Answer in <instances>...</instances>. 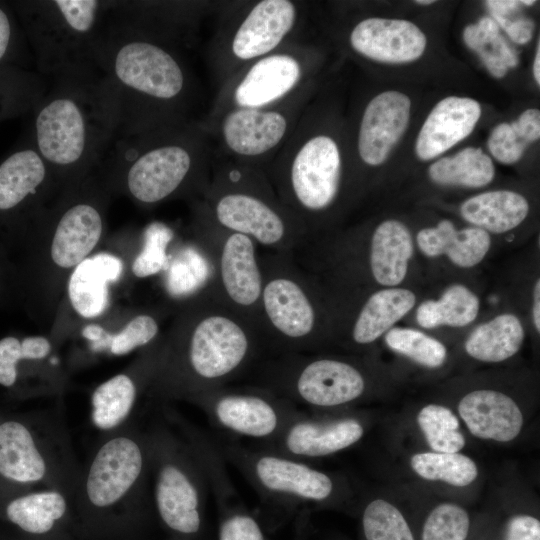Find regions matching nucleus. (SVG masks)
Listing matches in <instances>:
<instances>
[{"mask_svg":"<svg viewBox=\"0 0 540 540\" xmlns=\"http://www.w3.org/2000/svg\"><path fill=\"white\" fill-rule=\"evenodd\" d=\"M187 50L111 16L98 43L96 68L119 112L117 133H135L197 119L199 89Z\"/></svg>","mask_w":540,"mask_h":540,"instance_id":"obj_1","label":"nucleus"},{"mask_svg":"<svg viewBox=\"0 0 540 540\" xmlns=\"http://www.w3.org/2000/svg\"><path fill=\"white\" fill-rule=\"evenodd\" d=\"M31 112L30 141L54 175L73 181L100 163L119 129L116 99L98 69L55 78Z\"/></svg>","mask_w":540,"mask_h":540,"instance_id":"obj_2","label":"nucleus"},{"mask_svg":"<svg viewBox=\"0 0 540 540\" xmlns=\"http://www.w3.org/2000/svg\"><path fill=\"white\" fill-rule=\"evenodd\" d=\"M214 143L201 119L135 133H117L98 166L139 204L153 206L207 189Z\"/></svg>","mask_w":540,"mask_h":540,"instance_id":"obj_3","label":"nucleus"},{"mask_svg":"<svg viewBox=\"0 0 540 540\" xmlns=\"http://www.w3.org/2000/svg\"><path fill=\"white\" fill-rule=\"evenodd\" d=\"M190 297L162 368L163 386L188 398L228 385L267 351L260 330L206 288Z\"/></svg>","mask_w":540,"mask_h":540,"instance_id":"obj_4","label":"nucleus"},{"mask_svg":"<svg viewBox=\"0 0 540 540\" xmlns=\"http://www.w3.org/2000/svg\"><path fill=\"white\" fill-rule=\"evenodd\" d=\"M276 195L307 233L338 201L344 156L335 135L324 130L308 105L292 134L264 169Z\"/></svg>","mask_w":540,"mask_h":540,"instance_id":"obj_5","label":"nucleus"},{"mask_svg":"<svg viewBox=\"0 0 540 540\" xmlns=\"http://www.w3.org/2000/svg\"><path fill=\"white\" fill-rule=\"evenodd\" d=\"M225 229L271 251L295 252L307 231L276 195L262 169L215 154L209 185L200 198Z\"/></svg>","mask_w":540,"mask_h":540,"instance_id":"obj_6","label":"nucleus"},{"mask_svg":"<svg viewBox=\"0 0 540 540\" xmlns=\"http://www.w3.org/2000/svg\"><path fill=\"white\" fill-rule=\"evenodd\" d=\"M38 71L53 79L97 69L95 54L111 1H10Z\"/></svg>","mask_w":540,"mask_h":540,"instance_id":"obj_7","label":"nucleus"},{"mask_svg":"<svg viewBox=\"0 0 540 540\" xmlns=\"http://www.w3.org/2000/svg\"><path fill=\"white\" fill-rule=\"evenodd\" d=\"M303 4L296 0L221 1L205 51L217 87L249 63L298 40Z\"/></svg>","mask_w":540,"mask_h":540,"instance_id":"obj_8","label":"nucleus"},{"mask_svg":"<svg viewBox=\"0 0 540 540\" xmlns=\"http://www.w3.org/2000/svg\"><path fill=\"white\" fill-rule=\"evenodd\" d=\"M260 265L259 314L267 351L280 355L308 350L321 336V310L294 252L270 250L260 256Z\"/></svg>","mask_w":540,"mask_h":540,"instance_id":"obj_9","label":"nucleus"},{"mask_svg":"<svg viewBox=\"0 0 540 540\" xmlns=\"http://www.w3.org/2000/svg\"><path fill=\"white\" fill-rule=\"evenodd\" d=\"M192 215L194 236L211 268L205 288L261 332L259 312L263 277L258 245L250 237L220 226L201 199L193 200Z\"/></svg>","mask_w":540,"mask_h":540,"instance_id":"obj_10","label":"nucleus"},{"mask_svg":"<svg viewBox=\"0 0 540 540\" xmlns=\"http://www.w3.org/2000/svg\"><path fill=\"white\" fill-rule=\"evenodd\" d=\"M313 92V81L267 107L230 109L201 119L215 154L264 169L292 134Z\"/></svg>","mask_w":540,"mask_h":540,"instance_id":"obj_11","label":"nucleus"},{"mask_svg":"<svg viewBox=\"0 0 540 540\" xmlns=\"http://www.w3.org/2000/svg\"><path fill=\"white\" fill-rule=\"evenodd\" d=\"M269 508L285 513L328 503L337 494V481L304 461L256 447L228 442L218 445Z\"/></svg>","mask_w":540,"mask_h":540,"instance_id":"obj_12","label":"nucleus"},{"mask_svg":"<svg viewBox=\"0 0 540 540\" xmlns=\"http://www.w3.org/2000/svg\"><path fill=\"white\" fill-rule=\"evenodd\" d=\"M315 52L299 39L249 63L217 87L206 116L277 104L312 81Z\"/></svg>","mask_w":540,"mask_h":540,"instance_id":"obj_13","label":"nucleus"},{"mask_svg":"<svg viewBox=\"0 0 540 540\" xmlns=\"http://www.w3.org/2000/svg\"><path fill=\"white\" fill-rule=\"evenodd\" d=\"M214 426L227 433L267 442L301 412L297 405L260 385L229 386L190 397Z\"/></svg>","mask_w":540,"mask_h":540,"instance_id":"obj_14","label":"nucleus"},{"mask_svg":"<svg viewBox=\"0 0 540 540\" xmlns=\"http://www.w3.org/2000/svg\"><path fill=\"white\" fill-rule=\"evenodd\" d=\"M161 447L155 484L159 519L177 540H200L206 530L209 489L204 468L194 450L189 457L175 452L171 442Z\"/></svg>","mask_w":540,"mask_h":540,"instance_id":"obj_15","label":"nucleus"},{"mask_svg":"<svg viewBox=\"0 0 540 540\" xmlns=\"http://www.w3.org/2000/svg\"><path fill=\"white\" fill-rule=\"evenodd\" d=\"M221 1H111V16L189 50L201 22Z\"/></svg>","mask_w":540,"mask_h":540,"instance_id":"obj_16","label":"nucleus"},{"mask_svg":"<svg viewBox=\"0 0 540 540\" xmlns=\"http://www.w3.org/2000/svg\"><path fill=\"white\" fill-rule=\"evenodd\" d=\"M364 431L362 421L353 416L315 419L301 412L275 438L255 447L303 461L342 451L359 442Z\"/></svg>","mask_w":540,"mask_h":540,"instance_id":"obj_17","label":"nucleus"},{"mask_svg":"<svg viewBox=\"0 0 540 540\" xmlns=\"http://www.w3.org/2000/svg\"><path fill=\"white\" fill-rule=\"evenodd\" d=\"M410 99L398 91L373 97L364 108L356 133V153L367 166H379L404 134L410 116Z\"/></svg>","mask_w":540,"mask_h":540,"instance_id":"obj_18","label":"nucleus"},{"mask_svg":"<svg viewBox=\"0 0 540 540\" xmlns=\"http://www.w3.org/2000/svg\"><path fill=\"white\" fill-rule=\"evenodd\" d=\"M426 43L424 33L403 19L364 18L348 34V44L354 53L392 64L417 60L424 53Z\"/></svg>","mask_w":540,"mask_h":540,"instance_id":"obj_19","label":"nucleus"},{"mask_svg":"<svg viewBox=\"0 0 540 540\" xmlns=\"http://www.w3.org/2000/svg\"><path fill=\"white\" fill-rule=\"evenodd\" d=\"M140 446L127 437L114 438L97 452L86 482L90 503L99 509L116 504L137 482L143 470Z\"/></svg>","mask_w":540,"mask_h":540,"instance_id":"obj_20","label":"nucleus"},{"mask_svg":"<svg viewBox=\"0 0 540 540\" xmlns=\"http://www.w3.org/2000/svg\"><path fill=\"white\" fill-rule=\"evenodd\" d=\"M54 176L30 139L0 162V224L12 225Z\"/></svg>","mask_w":540,"mask_h":540,"instance_id":"obj_21","label":"nucleus"},{"mask_svg":"<svg viewBox=\"0 0 540 540\" xmlns=\"http://www.w3.org/2000/svg\"><path fill=\"white\" fill-rule=\"evenodd\" d=\"M481 116L480 104L467 97L450 96L439 101L424 121L415 151L421 160L435 158L465 139Z\"/></svg>","mask_w":540,"mask_h":540,"instance_id":"obj_22","label":"nucleus"},{"mask_svg":"<svg viewBox=\"0 0 540 540\" xmlns=\"http://www.w3.org/2000/svg\"><path fill=\"white\" fill-rule=\"evenodd\" d=\"M103 231V218L93 201L77 200L59 215L51 243V257L62 268L77 266L94 249Z\"/></svg>","mask_w":540,"mask_h":540,"instance_id":"obj_23","label":"nucleus"},{"mask_svg":"<svg viewBox=\"0 0 540 540\" xmlns=\"http://www.w3.org/2000/svg\"><path fill=\"white\" fill-rule=\"evenodd\" d=\"M458 413L469 432L481 439L509 442L523 426V415L516 402L495 390L468 393L460 400Z\"/></svg>","mask_w":540,"mask_h":540,"instance_id":"obj_24","label":"nucleus"},{"mask_svg":"<svg viewBox=\"0 0 540 540\" xmlns=\"http://www.w3.org/2000/svg\"><path fill=\"white\" fill-rule=\"evenodd\" d=\"M122 271V261L109 253H99L79 263L68 282L74 310L84 318L101 315L109 303L108 285L117 281Z\"/></svg>","mask_w":540,"mask_h":540,"instance_id":"obj_25","label":"nucleus"},{"mask_svg":"<svg viewBox=\"0 0 540 540\" xmlns=\"http://www.w3.org/2000/svg\"><path fill=\"white\" fill-rule=\"evenodd\" d=\"M421 252L428 257L446 255L462 268L479 264L488 253L491 238L478 227L457 229L449 220L440 221L435 227L420 230L416 237Z\"/></svg>","mask_w":540,"mask_h":540,"instance_id":"obj_26","label":"nucleus"},{"mask_svg":"<svg viewBox=\"0 0 540 540\" xmlns=\"http://www.w3.org/2000/svg\"><path fill=\"white\" fill-rule=\"evenodd\" d=\"M413 254V241L408 228L398 220L380 223L372 233L369 265L374 280L393 287L405 278Z\"/></svg>","mask_w":540,"mask_h":540,"instance_id":"obj_27","label":"nucleus"},{"mask_svg":"<svg viewBox=\"0 0 540 540\" xmlns=\"http://www.w3.org/2000/svg\"><path fill=\"white\" fill-rule=\"evenodd\" d=\"M415 294L405 288L389 287L371 294L356 313L350 327L355 345L370 344L402 319L415 305Z\"/></svg>","mask_w":540,"mask_h":540,"instance_id":"obj_28","label":"nucleus"},{"mask_svg":"<svg viewBox=\"0 0 540 540\" xmlns=\"http://www.w3.org/2000/svg\"><path fill=\"white\" fill-rule=\"evenodd\" d=\"M462 217L474 227L491 233H505L520 225L529 212L528 201L509 190L484 192L461 205Z\"/></svg>","mask_w":540,"mask_h":540,"instance_id":"obj_29","label":"nucleus"},{"mask_svg":"<svg viewBox=\"0 0 540 540\" xmlns=\"http://www.w3.org/2000/svg\"><path fill=\"white\" fill-rule=\"evenodd\" d=\"M0 474L18 482L42 479L45 461L37 450L29 430L21 423L0 425Z\"/></svg>","mask_w":540,"mask_h":540,"instance_id":"obj_30","label":"nucleus"},{"mask_svg":"<svg viewBox=\"0 0 540 540\" xmlns=\"http://www.w3.org/2000/svg\"><path fill=\"white\" fill-rule=\"evenodd\" d=\"M524 340V329L517 316L505 313L476 327L465 341V350L483 362H501L515 355Z\"/></svg>","mask_w":540,"mask_h":540,"instance_id":"obj_31","label":"nucleus"},{"mask_svg":"<svg viewBox=\"0 0 540 540\" xmlns=\"http://www.w3.org/2000/svg\"><path fill=\"white\" fill-rule=\"evenodd\" d=\"M67 504L54 491L38 492L12 500L6 507L10 522L32 535L50 534L64 517Z\"/></svg>","mask_w":540,"mask_h":540,"instance_id":"obj_32","label":"nucleus"},{"mask_svg":"<svg viewBox=\"0 0 540 540\" xmlns=\"http://www.w3.org/2000/svg\"><path fill=\"white\" fill-rule=\"evenodd\" d=\"M428 174L433 182L440 185L479 188L493 180L495 168L491 158L480 148L467 147L431 164Z\"/></svg>","mask_w":540,"mask_h":540,"instance_id":"obj_33","label":"nucleus"},{"mask_svg":"<svg viewBox=\"0 0 540 540\" xmlns=\"http://www.w3.org/2000/svg\"><path fill=\"white\" fill-rule=\"evenodd\" d=\"M480 301L467 287L454 284L438 300H427L419 305L416 320L421 327H463L472 323L479 312Z\"/></svg>","mask_w":540,"mask_h":540,"instance_id":"obj_34","label":"nucleus"},{"mask_svg":"<svg viewBox=\"0 0 540 540\" xmlns=\"http://www.w3.org/2000/svg\"><path fill=\"white\" fill-rule=\"evenodd\" d=\"M466 45L481 58L490 74L502 78L519 63L517 52L508 45L491 17H482L476 24L468 25L463 32Z\"/></svg>","mask_w":540,"mask_h":540,"instance_id":"obj_35","label":"nucleus"},{"mask_svg":"<svg viewBox=\"0 0 540 540\" xmlns=\"http://www.w3.org/2000/svg\"><path fill=\"white\" fill-rule=\"evenodd\" d=\"M45 91L42 78L26 68H0V122L31 112Z\"/></svg>","mask_w":540,"mask_h":540,"instance_id":"obj_36","label":"nucleus"},{"mask_svg":"<svg viewBox=\"0 0 540 540\" xmlns=\"http://www.w3.org/2000/svg\"><path fill=\"white\" fill-rule=\"evenodd\" d=\"M539 136L540 111L531 108L525 110L516 121L497 125L492 130L487 145L490 153L499 162L513 164Z\"/></svg>","mask_w":540,"mask_h":540,"instance_id":"obj_37","label":"nucleus"},{"mask_svg":"<svg viewBox=\"0 0 540 540\" xmlns=\"http://www.w3.org/2000/svg\"><path fill=\"white\" fill-rule=\"evenodd\" d=\"M136 398V386L127 375L119 374L96 388L92 395V420L108 430L119 425L130 413Z\"/></svg>","mask_w":540,"mask_h":540,"instance_id":"obj_38","label":"nucleus"},{"mask_svg":"<svg viewBox=\"0 0 540 540\" xmlns=\"http://www.w3.org/2000/svg\"><path fill=\"white\" fill-rule=\"evenodd\" d=\"M410 464L420 477L431 481H443L464 487L478 476L475 462L460 453L423 452L411 457Z\"/></svg>","mask_w":540,"mask_h":540,"instance_id":"obj_39","label":"nucleus"},{"mask_svg":"<svg viewBox=\"0 0 540 540\" xmlns=\"http://www.w3.org/2000/svg\"><path fill=\"white\" fill-rule=\"evenodd\" d=\"M417 422L434 452L457 453L465 446L459 420L449 408L426 405L419 411Z\"/></svg>","mask_w":540,"mask_h":540,"instance_id":"obj_40","label":"nucleus"},{"mask_svg":"<svg viewBox=\"0 0 540 540\" xmlns=\"http://www.w3.org/2000/svg\"><path fill=\"white\" fill-rule=\"evenodd\" d=\"M387 346L420 365L437 368L447 357V349L439 340L412 328L392 327L385 334Z\"/></svg>","mask_w":540,"mask_h":540,"instance_id":"obj_41","label":"nucleus"},{"mask_svg":"<svg viewBox=\"0 0 540 540\" xmlns=\"http://www.w3.org/2000/svg\"><path fill=\"white\" fill-rule=\"evenodd\" d=\"M365 540H414L402 513L382 499L370 501L361 517Z\"/></svg>","mask_w":540,"mask_h":540,"instance_id":"obj_42","label":"nucleus"},{"mask_svg":"<svg viewBox=\"0 0 540 540\" xmlns=\"http://www.w3.org/2000/svg\"><path fill=\"white\" fill-rule=\"evenodd\" d=\"M470 518L465 509L453 503L436 506L423 525L421 540H466Z\"/></svg>","mask_w":540,"mask_h":540,"instance_id":"obj_43","label":"nucleus"},{"mask_svg":"<svg viewBox=\"0 0 540 540\" xmlns=\"http://www.w3.org/2000/svg\"><path fill=\"white\" fill-rule=\"evenodd\" d=\"M27 41L10 2L0 1V68H24Z\"/></svg>","mask_w":540,"mask_h":540,"instance_id":"obj_44","label":"nucleus"},{"mask_svg":"<svg viewBox=\"0 0 540 540\" xmlns=\"http://www.w3.org/2000/svg\"><path fill=\"white\" fill-rule=\"evenodd\" d=\"M172 235L170 228L161 223H152L146 228L144 247L132 264V272L136 277H148L165 267V250Z\"/></svg>","mask_w":540,"mask_h":540,"instance_id":"obj_45","label":"nucleus"},{"mask_svg":"<svg viewBox=\"0 0 540 540\" xmlns=\"http://www.w3.org/2000/svg\"><path fill=\"white\" fill-rule=\"evenodd\" d=\"M159 332L157 319L150 314H140L130 320L117 335H112L110 351L115 355L127 354L137 347L149 344Z\"/></svg>","mask_w":540,"mask_h":540,"instance_id":"obj_46","label":"nucleus"},{"mask_svg":"<svg viewBox=\"0 0 540 540\" xmlns=\"http://www.w3.org/2000/svg\"><path fill=\"white\" fill-rule=\"evenodd\" d=\"M23 360L21 340L14 336L0 339V384L11 387L17 380V365Z\"/></svg>","mask_w":540,"mask_h":540,"instance_id":"obj_47","label":"nucleus"},{"mask_svg":"<svg viewBox=\"0 0 540 540\" xmlns=\"http://www.w3.org/2000/svg\"><path fill=\"white\" fill-rule=\"evenodd\" d=\"M504 540H540V521L525 514L511 517L506 524Z\"/></svg>","mask_w":540,"mask_h":540,"instance_id":"obj_48","label":"nucleus"},{"mask_svg":"<svg viewBox=\"0 0 540 540\" xmlns=\"http://www.w3.org/2000/svg\"><path fill=\"white\" fill-rule=\"evenodd\" d=\"M492 18L515 43L525 44L532 39L535 28L533 20L524 17L511 19L509 15Z\"/></svg>","mask_w":540,"mask_h":540,"instance_id":"obj_49","label":"nucleus"},{"mask_svg":"<svg viewBox=\"0 0 540 540\" xmlns=\"http://www.w3.org/2000/svg\"><path fill=\"white\" fill-rule=\"evenodd\" d=\"M50 350V342L42 336H28L21 340L23 360L42 359L49 354Z\"/></svg>","mask_w":540,"mask_h":540,"instance_id":"obj_50","label":"nucleus"},{"mask_svg":"<svg viewBox=\"0 0 540 540\" xmlns=\"http://www.w3.org/2000/svg\"><path fill=\"white\" fill-rule=\"evenodd\" d=\"M485 3L492 16L511 15L522 5L520 1L515 0H489Z\"/></svg>","mask_w":540,"mask_h":540,"instance_id":"obj_51","label":"nucleus"},{"mask_svg":"<svg viewBox=\"0 0 540 540\" xmlns=\"http://www.w3.org/2000/svg\"><path fill=\"white\" fill-rule=\"evenodd\" d=\"M84 338L94 342L99 348L105 346L107 343L110 345L112 335H108L107 332L97 324H89L84 327L82 331ZM94 347V348H95Z\"/></svg>","mask_w":540,"mask_h":540,"instance_id":"obj_52","label":"nucleus"},{"mask_svg":"<svg viewBox=\"0 0 540 540\" xmlns=\"http://www.w3.org/2000/svg\"><path fill=\"white\" fill-rule=\"evenodd\" d=\"M295 519V530L291 540H306L308 519L307 513L305 511L300 512Z\"/></svg>","mask_w":540,"mask_h":540,"instance_id":"obj_53","label":"nucleus"},{"mask_svg":"<svg viewBox=\"0 0 540 540\" xmlns=\"http://www.w3.org/2000/svg\"><path fill=\"white\" fill-rule=\"evenodd\" d=\"M533 323L536 330L540 331V280L536 281L534 287V302H533Z\"/></svg>","mask_w":540,"mask_h":540,"instance_id":"obj_54","label":"nucleus"},{"mask_svg":"<svg viewBox=\"0 0 540 540\" xmlns=\"http://www.w3.org/2000/svg\"><path fill=\"white\" fill-rule=\"evenodd\" d=\"M540 43L538 42V45H537V49H536V54H535V59H534V63H533V74H534V79L536 81V83L539 85L540 84Z\"/></svg>","mask_w":540,"mask_h":540,"instance_id":"obj_55","label":"nucleus"},{"mask_svg":"<svg viewBox=\"0 0 540 540\" xmlns=\"http://www.w3.org/2000/svg\"><path fill=\"white\" fill-rule=\"evenodd\" d=\"M416 3L420 5H430V4H433L434 1L433 0H417Z\"/></svg>","mask_w":540,"mask_h":540,"instance_id":"obj_56","label":"nucleus"},{"mask_svg":"<svg viewBox=\"0 0 540 540\" xmlns=\"http://www.w3.org/2000/svg\"><path fill=\"white\" fill-rule=\"evenodd\" d=\"M520 2H521L522 5H526V6H531V5H533V4L535 3L534 0H531V1H524V0H522V1H520Z\"/></svg>","mask_w":540,"mask_h":540,"instance_id":"obj_57","label":"nucleus"}]
</instances>
